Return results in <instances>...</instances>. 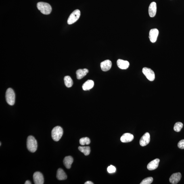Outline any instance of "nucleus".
<instances>
[{"label":"nucleus","instance_id":"obj_14","mask_svg":"<svg viewBox=\"0 0 184 184\" xmlns=\"http://www.w3.org/2000/svg\"><path fill=\"white\" fill-rule=\"evenodd\" d=\"M117 65L119 68L121 69H126L129 68L130 64L128 61L119 59L117 61Z\"/></svg>","mask_w":184,"mask_h":184},{"label":"nucleus","instance_id":"obj_26","mask_svg":"<svg viewBox=\"0 0 184 184\" xmlns=\"http://www.w3.org/2000/svg\"><path fill=\"white\" fill-rule=\"evenodd\" d=\"M178 146L180 149H184V139L181 140L179 142Z\"/></svg>","mask_w":184,"mask_h":184},{"label":"nucleus","instance_id":"obj_7","mask_svg":"<svg viewBox=\"0 0 184 184\" xmlns=\"http://www.w3.org/2000/svg\"><path fill=\"white\" fill-rule=\"evenodd\" d=\"M33 180L35 184H43L44 183L43 175L39 172H34L33 175Z\"/></svg>","mask_w":184,"mask_h":184},{"label":"nucleus","instance_id":"obj_21","mask_svg":"<svg viewBox=\"0 0 184 184\" xmlns=\"http://www.w3.org/2000/svg\"><path fill=\"white\" fill-rule=\"evenodd\" d=\"M78 148L80 152L83 153L85 156H88L91 152V148L89 146H79Z\"/></svg>","mask_w":184,"mask_h":184},{"label":"nucleus","instance_id":"obj_27","mask_svg":"<svg viewBox=\"0 0 184 184\" xmlns=\"http://www.w3.org/2000/svg\"><path fill=\"white\" fill-rule=\"evenodd\" d=\"M93 182L90 181H88L87 182H86L85 183V184H93Z\"/></svg>","mask_w":184,"mask_h":184},{"label":"nucleus","instance_id":"obj_15","mask_svg":"<svg viewBox=\"0 0 184 184\" xmlns=\"http://www.w3.org/2000/svg\"><path fill=\"white\" fill-rule=\"evenodd\" d=\"M160 160L158 159L151 161L148 165L147 168L148 169L150 170H152L156 169L158 168Z\"/></svg>","mask_w":184,"mask_h":184},{"label":"nucleus","instance_id":"obj_2","mask_svg":"<svg viewBox=\"0 0 184 184\" xmlns=\"http://www.w3.org/2000/svg\"><path fill=\"white\" fill-rule=\"evenodd\" d=\"M37 7L40 12L45 15L50 14L52 10L51 5L49 4L43 2L38 3L37 4Z\"/></svg>","mask_w":184,"mask_h":184},{"label":"nucleus","instance_id":"obj_16","mask_svg":"<svg viewBox=\"0 0 184 184\" xmlns=\"http://www.w3.org/2000/svg\"><path fill=\"white\" fill-rule=\"evenodd\" d=\"M89 70L86 69H80L76 71V74L77 78L78 80L82 79L89 73Z\"/></svg>","mask_w":184,"mask_h":184},{"label":"nucleus","instance_id":"obj_23","mask_svg":"<svg viewBox=\"0 0 184 184\" xmlns=\"http://www.w3.org/2000/svg\"><path fill=\"white\" fill-rule=\"evenodd\" d=\"M183 124L181 122H177L174 126V130L177 132L181 131L182 128H183Z\"/></svg>","mask_w":184,"mask_h":184},{"label":"nucleus","instance_id":"obj_20","mask_svg":"<svg viewBox=\"0 0 184 184\" xmlns=\"http://www.w3.org/2000/svg\"><path fill=\"white\" fill-rule=\"evenodd\" d=\"M65 85L68 88H70L72 87L73 85V81L70 77L69 76H66L64 78Z\"/></svg>","mask_w":184,"mask_h":184},{"label":"nucleus","instance_id":"obj_13","mask_svg":"<svg viewBox=\"0 0 184 184\" xmlns=\"http://www.w3.org/2000/svg\"><path fill=\"white\" fill-rule=\"evenodd\" d=\"M134 138V136L132 134L126 133L124 134L121 137L120 140L122 143H128L133 141Z\"/></svg>","mask_w":184,"mask_h":184},{"label":"nucleus","instance_id":"obj_17","mask_svg":"<svg viewBox=\"0 0 184 184\" xmlns=\"http://www.w3.org/2000/svg\"><path fill=\"white\" fill-rule=\"evenodd\" d=\"M73 162V158L72 157L69 156L65 157L63 162L64 165L67 168L70 169Z\"/></svg>","mask_w":184,"mask_h":184},{"label":"nucleus","instance_id":"obj_24","mask_svg":"<svg viewBox=\"0 0 184 184\" xmlns=\"http://www.w3.org/2000/svg\"><path fill=\"white\" fill-rule=\"evenodd\" d=\"M153 178L152 177H148L143 179L140 184H150L152 183Z\"/></svg>","mask_w":184,"mask_h":184},{"label":"nucleus","instance_id":"obj_1","mask_svg":"<svg viewBox=\"0 0 184 184\" xmlns=\"http://www.w3.org/2000/svg\"><path fill=\"white\" fill-rule=\"evenodd\" d=\"M37 141L33 136H30L27 140V147L30 152H35L37 149Z\"/></svg>","mask_w":184,"mask_h":184},{"label":"nucleus","instance_id":"obj_22","mask_svg":"<svg viewBox=\"0 0 184 184\" xmlns=\"http://www.w3.org/2000/svg\"><path fill=\"white\" fill-rule=\"evenodd\" d=\"M80 143L82 145H89L91 143V140L89 138L85 137L81 138L80 140Z\"/></svg>","mask_w":184,"mask_h":184},{"label":"nucleus","instance_id":"obj_25","mask_svg":"<svg viewBox=\"0 0 184 184\" xmlns=\"http://www.w3.org/2000/svg\"><path fill=\"white\" fill-rule=\"evenodd\" d=\"M107 170L109 173H114L116 171V168L115 166L111 165L107 168Z\"/></svg>","mask_w":184,"mask_h":184},{"label":"nucleus","instance_id":"obj_3","mask_svg":"<svg viewBox=\"0 0 184 184\" xmlns=\"http://www.w3.org/2000/svg\"><path fill=\"white\" fill-rule=\"evenodd\" d=\"M63 134V130L60 126H56L51 131V137L54 141H58L61 139Z\"/></svg>","mask_w":184,"mask_h":184},{"label":"nucleus","instance_id":"obj_9","mask_svg":"<svg viewBox=\"0 0 184 184\" xmlns=\"http://www.w3.org/2000/svg\"><path fill=\"white\" fill-rule=\"evenodd\" d=\"M150 141V134L148 132H146L141 138L139 141L140 145L141 146H145L148 144Z\"/></svg>","mask_w":184,"mask_h":184},{"label":"nucleus","instance_id":"obj_5","mask_svg":"<svg viewBox=\"0 0 184 184\" xmlns=\"http://www.w3.org/2000/svg\"><path fill=\"white\" fill-rule=\"evenodd\" d=\"M80 15V12L79 10L76 9L74 10L69 17L67 21L68 24L71 25L74 23L79 19Z\"/></svg>","mask_w":184,"mask_h":184},{"label":"nucleus","instance_id":"obj_12","mask_svg":"<svg viewBox=\"0 0 184 184\" xmlns=\"http://www.w3.org/2000/svg\"><path fill=\"white\" fill-rule=\"evenodd\" d=\"M100 66L102 70L103 71H107L112 67V63L110 60H105L101 63Z\"/></svg>","mask_w":184,"mask_h":184},{"label":"nucleus","instance_id":"obj_6","mask_svg":"<svg viewBox=\"0 0 184 184\" xmlns=\"http://www.w3.org/2000/svg\"><path fill=\"white\" fill-rule=\"evenodd\" d=\"M143 73L148 79L150 81H153L155 79V74L153 71L150 68L144 67L143 69Z\"/></svg>","mask_w":184,"mask_h":184},{"label":"nucleus","instance_id":"obj_4","mask_svg":"<svg viewBox=\"0 0 184 184\" xmlns=\"http://www.w3.org/2000/svg\"><path fill=\"white\" fill-rule=\"evenodd\" d=\"M5 99L8 103L11 106L14 104L15 94L14 91L11 88L8 89L5 93Z\"/></svg>","mask_w":184,"mask_h":184},{"label":"nucleus","instance_id":"obj_10","mask_svg":"<svg viewBox=\"0 0 184 184\" xmlns=\"http://www.w3.org/2000/svg\"><path fill=\"white\" fill-rule=\"evenodd\" d=\"M181 175L180 172L172 174L170 178V182L172 184H177L181 181Z\"/></svg>","mask_w":184,"mask_h":184},{"label":"nucleus","instance_id":"obj_28","mask_svg":"<svg viewBox=\"0 0 184 184\" xmlns=\"http://www.w3.org/2000/svg\"><path fill=\"white\" fill-rule=\"evenodd\" d=\"M25 184H31L32 183H31V182L29 181H27L25 182Z\"/></svg>","mask_w":184,"mask_h":184},{"label":"nucleus","instance_id":"obj_11","mask_svg":"<svg viewBox=\"0 0 184 184\" xmlns=\"http://www.w3.org/2000/svg\"><path fill=\"white\" fill-rule=\"evenodd\" d=\"M157 11V4L155 2L151 3L149 5L148 13L149 16L151 18H153L156 15Z\"/></svg>","mask_w":184,"mask_h":184},{"label":"nucleus","instance_id":"obj_19","mask_svg":"<svg viewBox=\"0 0 184 184\" xmlns=\"http://www.w3.org/2000/svg\"><path fill=\"white\" fill-rule=\"evenodd\" d=\"M56 177L59 181L66 180L67 179L66 174L62 169L59 168L57 170Z\"/></svg>","mask_w":184,"mask_h":184},{"label":"nucleus","instance_id":"obj_8","mask_svg":"<svg viewBox=\"0 0 184 184\" xmlns=\"http://www.w3.org/2000/svg\"><path fill=\"white\" fill-rule=\"evenodd\" d=\"M159 30L157 28L152 29L149 33V38L151 43H154L157 41L159 35Z\"/></svg>","mask_w":184,"mask_h":184},{"label":"nucleus","instance_id":"obj_18","mask_svg":"<svg viewBox=\"0 0 184 184\" xmlns=\"http://www.w3.org/2000/svg\"><path fill=\"white\" fill-rule=\"evenodd\" d=\"M94 83L93 80H89L86 81L82 86V88L84 91H89L93 87Z\"/></svg>","mask_w":184,"mask_h":184},{"label":"nucleus","instance_id":"obj_29","mask_svg":"<svg viewBox=\"0 0 184 184\" xmlns=\"http://www.w3.org/2000/svg\"><path fill=\"white\" fill-rule=\"evenodd\" d=\"M0 144H1V145H0V146H1V143H0Z\"/></svg>","mask_w":184,"mask_h":184}]
</instances>
